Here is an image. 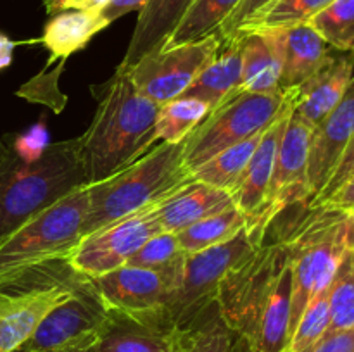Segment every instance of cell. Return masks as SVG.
Returning a JSON list of instances; mask_svg holds the SVG:
<instances>
[{"label":"cell","mask_w":354,"mask_h":352,"mask_svg":"<svg viewBox=\"0 0 354 352\" xmlns=\"http://www.w3.org/2000/svg\"><path fill=\"white\" fill-rule=\"evenodd\" d=\"M111 0H64L61 10H93L100 12Z\"/></svg>","instance_id":"cell-41"},{"label":"cell","mask_w":354,"mask_h":352,"mask_svg":"<svg viewBox=\"0 0 354 352\" xmlns=\"http://www.w3.org/2000/svg\"><path fill=\"white\" fill-rule=\"evenodd\" d=\"M265 235L244 228L223 244L187 254L182 278L168 306L180 328L190 330L216 306L220 283L234 266L261 244Z\"/></svg>","instance_id":"cell-6"},{"label":"cell","mask_w":354,"mask_h":352,"mask_svg":"<svg viewBox=\"0 0 354 352\" xmlns=\"http://www.w3.org/2000/svg\"><path fill=\"white\" fill-rule=\"evenodd\" d=\"M275 0H241L237 7L230 12V16L221 23L218 30V37L221 40L225 38H234L254 19L258 14H261L266 7H270Z\"/></svg>","instance_id":"cell-36"},{"label":"cell","mask_w":354,"mask_h":352,"mask_svg":"<svg viewBox=\"0 0 354 352\" xmlns=\"http://www.w3.org/2000/svg\"><path fill=\"white\" fill-rule=\"evenodd\" d=\"M235 335L214 306L199 323L194 324L189 352H230Z\"/></svg>","instance_id":"cell-34"},{"label":"cell","mask_w":354,"mask_h":352,"mask_svg":"<svg viewBox=\"0 0 354 352\" xmlns=\"http://www.w3.org/2000/svg\"><path fill=\"white\" fill-rule=\"evenodd\" d=\"M93 352H189L192 328L183 330L166 309L152 313L109 311Z\"/></svg>","instance_id":"cell-12"},{"label":"cell","mask_w":354,"mask_h":352,"mask_svg":"<svg viewBox=\"0 0 354 352\" xmlns=\"http://www.w3.org/2000/svg\"><path fill=\"white\" fill-rule=\"evenodd\" d=\"M328 286L330 285L311 297L292 337H290L287 352H310L327 335L328 323H330Z\"/></svg>","instance_id":"cell-33"},{"label":"cell","mask_w":354,"mask_h":352,"mask_svg":"<svg viewBox=\"0 0 354 352\" xmlns=\"http://www.w3.org/2000/svg\"><path fill=\"white\" fill-rule=\"evenodd\" d=\"M328 307L330 323L327 335L354 328V257L348 251L342 255L328 286Z\"/></svg>","instance_id":"cell-30"},{"label":"cell","mask_w":354,"mask_h":352,"mask_svg":"<svg viewBox=\"0 0 354 352\" xmlns=\"http://www.w3.org/2000/svg\"><path fill=\"white\" fill-rule=\"evenodd\" d=\"M311 135H313V126L292 110L277 150L268 204H266L268 224H272L287 207L310 204L308 159H310Z\"/></svg>","instance_id":"cell-13"},{"label":"cell","mask_w":354,"mask_h":352,"mask_svg":"<svg viewBox=\"0 0 354 352\" xmlns=\"http://www.w3.org/2000/svg\"><path fill=\"white\" fill-rule=\"evenodd\" d=\"M194 0H151L138 12L121 68L128 69L142 57L161 50Z\"/></svg>","instance_id":"cell-23"},{"label":"cell","mask_w":354,"mask_h":352,"mask_svg":"<svg viewBox=\"0 0 354 352\" xmlns=\"http://www.w3.org/2000/svg\"><path fill=\"white\" fill-rule=\"evenodd\" d=\"M346 251L354 257V214H348L346 221Z\"/></svg>","instance_id":"cell-43"},{"label":"cell","mask_w":354,"mask_h":352,"mask_svg":"<svg viewBox=\"0 0 354 352\" xmlns=\"http://www.w3.org/2000/svg\"><path fill=\"white\" fill-rule=\"evenodd\" d=\"M239 3L241 0H194L162 48L190 43L218 33L221 23Z\"/></svg>","instance_id":"cell-26"},{"label":"cell","mask_w":354,"mask_h":352,"mask_svg":"<svg viewBox=\"0 0 354 352\" xmlns=\"http://www.w3.org/2000/svg\"><path fill=\"white\" fill-rule=\"evenodd\" d=\"M62 3H64V0H44V6H45V10H47L48 14H57L61 12V7Z\"/></svg>","instance_id":"cell-45"},{"label":"cell","mask_w":354,"mask_h":352,"mask_svg":"<svg viewBox=\"0 0 354 352\" xmlns=\"http://www.w3.org/2000/svg\"><path fill=\"white\" fill-rule=\"evenodd\" d=\"M287 107L283 93H249L235 95L223 106L211 110L206 119L187 137L185 164L190 171L225 148L237 145L268 130Z\"/></svg>","instance_id":"cell-7"},{"label":"cell","mask_w":354,"mask_h":352,"mask_svg":"<svg viewBox=\"0 0 354 352\" xmlns=\"http://www.w3.org/2000/svg\"><path fill=\"white\" fill-rule=\"evenodd\" d=\"M47 352H93V349H64V351H47Z\"/></svg>","instance_id":"cell-46"},{"label":"cell","mask_w":354,"mask_h":352,"mask_svg":"<svg viewBox=\"0 0 354 352\" xmlns=\"http://www.w3.org/2000/svg\"><path fill=\"white\" fill-rule=\"evenodd\" d=\"M353 175H354V133H353L351 140H349L348 147H346L344 154H342L341 161H339V164L335 166L330 179H328V183L325 185V188L322 190L320 195H318L317 199H315L308 207L320 206L325 199H328V197H330L332 193H334L335 190L342 185V183L348 182Z\"/></svg>","instance_id":"cell-37"},{"label":"cell","mask_w":354,"mask_h":352,"mask_svg":"<svg viewBox=\"0 0 354 352\" xmlns=\"http://www.w3.org/2000/svg\"><path fill=\"white\" fill-rule=\"evenodd\" d=\"M282 35V75L280 92L286 93L324 68L334 54V48L318 35L311 24H294L277 28Z\"/></svg>","instance_id":"cell-19"},{"label":"cell","mask_w":354,"mask_h":352,"mask_svg":"<svg viewBox=\"0 0 354 352\" xmlns=\"http://www.w3.org/2000/svg\"><path fill=\"white\" fill-rule=\"evenodd\" d=\"M354 76V55L332 54L327 64L296 88L283 93L292 110L317 126L342 99Z\"/></svg>","instance_id":"cell-17"},{"label":"cell","mask_w":354,"mask_h":352,"mask_svg":"<svg viewBox=\"0 0 354 352\" xmlns=\"http://www.w3.org/2000/svg\"><path fill=\"white\" fill-rule=\"evenodd\" d=\"M263 133L254 135V137L248 138V140L241 141L237 145H232V147L225 148V150L218 152L216 155L207 159L203 166L194 169V179L207 183V185L214 186V188L225 190L234 199V193L241 186L245 169H248L249 162H251L252 154H254Z\"/></svg>","instance_id":"cell-25"},{"label":"cell","mask_w":354,"mask_h":352,"mask_svg":"<svg viewBox=\"0 0 354 352\" xmlns=\"http://www.w3.org/2000/svg\"><path fill=\"white\" fill-rule=\"evenodd\" d=\"M183 150L185 140L158 144L120 171L88 183V213L82 237L131 214L156 207L192 182V171L187 168Z\"/></svg>","instance_id":"cell-3"},{"label":"cell","mask_w":354,"mask_h":352,"mask_svg":"<svg viewBox=\"0 0 354 352\" xmlns=\"http://www.w3.org/2000/svg\"><path fill=\"white\" fill-rule=\"evenodd\" d=\"M290 306H292V269L287 252L286 261L277 273L275 282L259 314L254 333L248 342L252 352H287L290 342Z\"/></svg>","instance_id":"cell-22"},{"label":"cell","mask_w":354,"mask_h":352,"mask_svg":"<svg viewBox=\"0 0 354 352\" xmlns=\"http://www.w3.org/2000/svg\"><path fill=\"white\" fill-rule=\"evenodd\" d=\"M290 113H292V107L287 102L283 113L263 133L261 140L252 154L251 162L245 169L241 186L234 193L235 207L248 217L249 230L258 235H265L270 226L266 223V204H268L277 150H279L280 138L286 130Z\"/></svg>","instance_id":"cell-16"},{"label":"cell","mask_w":354,"mask_h":352,"mask_svg":"<svg viewBox=\"0 0 354 352\" xmlns=\"http://www.w3.org/2000/svg\"><path fill=\"white\" fill-rule=\"evenodd\" d=\"M346 221L348 214L330 207H308L306 216L283 237L292 269L290 337L311 297L330 285L346 254Z\"/></svg>","instance_id":"cell-5"},{"label":"cell","mask_w":354,"mask_h":352,"mask_svg":"<svg viewBox=\"0 0 354 352\" xmlns=\"http://www.w3.org/2000/svg\"><path fill=\"white\" fill-rule=\"evenodd\" d=\"M310 352H354V328L327 335Z\"/></svg>","instance_id":"cell-39"},{"label":"cell","mask_w":354,"mask_h":352,"mask_svg":"<svg viewBox=\"0 0 354 352\" xmlns=\"http://www.w3.org/2000/svg\"><path fill=\"white\" fill-rule=\"evenodd\" d=\"M209 113L206 102L190 97H178L162 104L154 126L156 144H178L187 140Z\"/></svg>","instance_id":"cell-28"},{"label":"cell","mask_w":354,"mask_h":352,"mask_svg":"<svg viewBox=\"0 0 354 352\" xmlns=\"http://www.w3.org/2000/svg\"><path fill=\"white\" fill-rule=\"evenodd\" d=\"M248 226V217L237 207L232 206L221 213L190 224L189 228L175 235L182 245L183 252L194 254V252L204 251V248L214 247V245L230 240L232 237H235L239 231Z\"/></svg>","instance_id":"cell-27"},{"label":"cell","mask_w":354,"mask_h":352,"mask_svg":"<svg viewBox=\"0 0 354 352\" xmlns=\"http://www.w3.org/2000/svg\"><path fill=\"white\" fill-rule=\"evenodd\" d=\"M334 0H275L261 14L254 17L244 30H277V28L294 26L308 23L313 16L328 7ZM237 35V37H239Z\"/></svg>","instance_id":"cell-32"},{"label":"cell","mask_w":354,"mask_h":352,"mask_svg":"<svg viewBox=\"0 0 354 352\" xmlns=\"http://www.w3.org/2000/svg\"><path fill=\"white\" fill-rule=\"evenodd\" d=\"M320 206L330 207L344 214H354V175L348 182L342 183L328 199H325ZM318 207V206H317Z\"/></svg>","instance_id":"cell-38"},{"label":"cell","mask_w":354,"mask_h":352,"mask_svg":"<svg viewBox=\"0 0 354 352\" xmlns=\"http://www.w3.org/2000/svg\"><path fill=\"white\" fill-rule=\"evenodd\" d=\"M16 45V41L10 40L6 33H0V71H3V69L12 64Z\"/></svg>","instance_id":"cell-42"},{"label":"cell","mask_w":354,"mask_h":352,"mask_svg":"<svg viewBox=\"0 0 354 352\" xmlns=\"http://www.w3.org/2000/svg\"><path fill=\"white\" fill-rule=\"evenodd\" d=\"M232 206L235 204L230 193L214 188L207 183L192 179L168 199L158 204L154 211L162 230L169 233H178L189 228L190 224L221 213Z\"/></svg>","instance_id":"cell-21"},{"label":"cell","mask_w":354,"mask_h":352,"mask_svg":"<svg viewBox=\"0 0 354 352\" xmlns=\"http://www.w3.org/2000/svg\"><path fill=\"white\" fill-rule=\"evenodd\" d=\"M185 257L187 254L183 252L176 235L169 233V231H161V233L149 238L142 245L140 251L128 261V264L162 273L168 278H171L178 286Z\"/></svg>","instance_id":"cell-29"},{"label":"cell","mask_w":354,"mask_h":352,"mask_svg":"<svg viewBox=\"0 0 354 352\" xmlns=\"http://www.w3.org/2000/svg\"><path fill=\"white\" fill-rule=\"evenodd\" d=\"M354 133V76L337 106L313 128L308 159L310 204L320 195ZM308 204V206H310Z\"/></svg>","instance_id":"cell-15"},{"label":"cell","mask_w":354,"mask_h":352,"mask_svg":"<svg viewBox=\"0 0 354 352\" xmlns=\"http://www.w3.org/2000/svg\"><path fill=\"white\" fill-rule=\"evenodd\" d=\"M109 26L100 12L93 10H61L52 14L44 28L40 43L50 52L47 68L55 61L66 64L75 52L86 47L90 40Z\"/></svg>","instance_id":"cell-24"},{"label":"cell","mask_w":354,"mask_h":352,"mask_svg":"<svg viewBox=\"0 0 354 352\" xmlns=\"http://www.w3.org/2000/svg\"><path fill=\"white\" fill-rule=\"evenodd\" d=\"M88 185L82 137L50 144L35 162L0 141V240L73 190Z\"/></svg>","instance_id":"cell-2"},{"label":"cell","mask_w":354,"mask_h":352,"mask_svg":"<svg viewBox=\"0 0 354 352\" xmlns=\"http://www.w3.org/2000/svg\"><path fill=\"white\" fill-rule=\"evenodd\" d=\"M241 75L242 37L239 35L220 41L216 54L204 66L203 71L196 76L192 85L183 92L182 97L203 100L211 110H214L237 95Z\"/></svg>","instance_id":"cell-20"},{"label":"cell","mask_w":354,"mask_h":352,"mask_svg":"<svg viewBox=\"0 0 354 352\" xmlns=\"http://www.w3.org/2000/svg\"><path fill=\"white\" fill-rule=\"evenodd\" d=\"M287 257L286 240L256 245L220 283L216 307L221 320L234 333L251 340L280 266Z\"/></svg>","instance_id":"cell-8"},{"label":"cell","mask_w":354,"mask_h":352,"mask_svg":"<svg viewBox=\"0 0 354 352\" xmlns=\"http://www.w3.org/2000/svg\"><path fill=\"white\" fill-rule=\"evenodd\" d=\"M90 282L106 309L130 314L168 311L176 290V283L162 273L130 264L90 278Z\"/></svg>","instance_id":"cell-14"},{"label":"cell","mask_w":354,"mask_h":352,"mask_svg":"<svg viewBox=\"0 0 354 352\" xmlns=\"http://www.w3.org/2000/svg\"><path fill=\"white\" fill-rule=\"evenodd\" d=\"M149 2H151V0H111V2L100 10V14H102L104 19L111 24L113 21L120 19L121 16L131 12V10H138V12H140Z\"/></svg>","instance_id":"cell-40"},{"label":"cell","mask_w":354,"mask_h":352,"mask_svg":"<svg viewBox=\"0 0 354 352\" xmlns=\"http://www.w3.org/2000/svg\"><path fill=\"white\" fill-rule=\"evenodd\" d=\"M48 145H50V137H48V130L44 123L33 124L24 133L17 135L10 141L12 150L24 162H35L37 159H40L48 148Z\"/></svg>","instance_id":"cell-35"},{"label":"cell","mask_w":354,"mask_h":352,"mask_svg":"<svg viewBox=\"0 0 354 352\" xmlns=\"http://www.w3.org/2000/svg\"><path fill=\"white\" fill-rule=\"evenodd\" d=\"M230 352H252V351H251V345L248 344V340H245L244 337H241V335H235V340H234V344H232Z\"/></svg>","instance_id":"cell-44"},{"label":"cell","mask_w":354,"mask_h":352,"mask_svg":"<svg viewBox=\"0 0 354 352\" xmlns=\"http://www.w3.org/2000/svg\"><path fill=\"white\" fill-rule=\"evenodd\" d=\"M216 33L149 54L127 69L135 88L158 106L178 99L220 47ZM124 69V68H123Z\"/></svg>","instance_id":"cell-10"},{"label":"cell","mask_w":354,"mask_h":352,"mask_svg":"<svg viewBox=\"0 0 354 352\" xmlns=\"http://www.w3.org/2000/svg\"><path fill=\"white\" fill-rule=\"evenodd\" d=\"M106 306L90 278H82L64 300L52 307L26 344L31 352L93 349L107 323Z\"/></svg>","instance_id":"cell-9"},{"label":"cell","mask_w":354,"mask_h":352,"mask_svg":"<svg viewBox=\"0 0 354 352\" xmlns=\"http://www.w3.org/2000/svg\"><path fill=\"white\" fill-rule=\"evenodd\" d=\"M12 352H31V351H28L26 347H19V349H16V351H12Z\"/></svg>","instance_id":"cell-47"},{"label":"cell","mask_w":354,"mask_h":352,"mask_svg":"<svg viewBox=\"0 0 354 352\" xmlns=\"http://www.w3.org/2000/svg\"><path fill=\"white\" fill-rule=\"evenodd\" d=\"M242 37L241 93H282V35L280 30H251Z\"/></svg>","instance_id":"cell-18"},{"label":"cell","mask_w":354,"mask_h":352,"mask_svg":"<svg viewBox=\"0 0 354 352\" xmlns=\"http://www.w3.org/2000/svg\"><path fill=\"white\" fill-rule=\"evenodd\" d=\"M308 24L318 31L334 50L354 55V0H334Z\"/></svg>","instance_id":"cell-31"},{"label":"cell","mask_w":354,"mask_h":352,"mask_svg":"<svg viewBox=\"0 0 354 352\" xmlns=\"http://www.w3.org/2000/svg\"><path fill=\"white\" fill-rule=\"evenodd\" d=\"M92 92L97 110L82 135L88 183L107 178L158 145L154 126L161 107L135 88L121 66Z\"/></svg>","instance_id":"cell-1"},{"label":"cell","mask_w":354,"mask_h":352,"mask_svg":"<svg viewBox=\"0 0 354 352\" xmlns=\"http://www.w3.org/2000/svg\"><path fill=\"white\" fill-rule=\"evenodd\" d=\"M154 209L149 207L83 237L66 257L69 268L95 278L128 264L149 238L165 231Z\"/></svg>","instance_id":"cell-11"},{"label":"cell","mask_w":354,"mask_h":352,"mask_svg":"<svg viewBox=\"0 0 354 352\" xmlns=\"http://www.w3.org/2000/svg\"><path fill=\"white\" fill-rule=\"evenodd\" d=\"M88 188L80 186L0 240V283L38 266L66 261L82 240Z\"/></svg>","instance_id":"cell-4"}]
</instances>
